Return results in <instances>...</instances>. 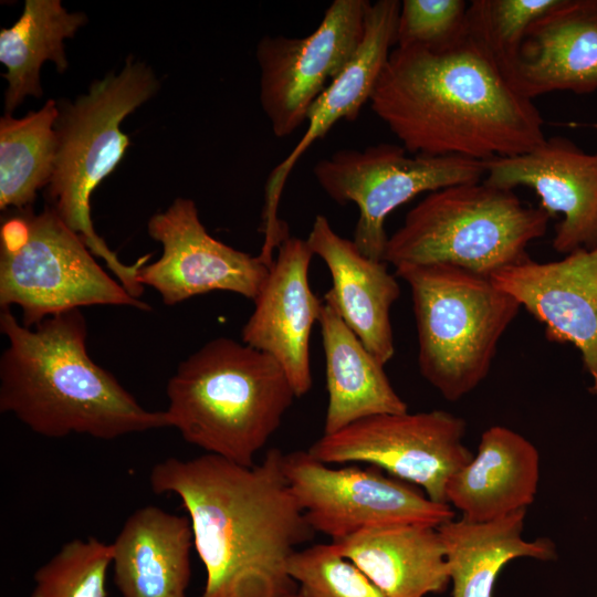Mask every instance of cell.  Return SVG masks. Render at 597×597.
Here are the masks:
<instances>
[{
  "mask_svg": "<svg viewBox=\"0 0 597 597\" xmlns=\"http://www.w3.org/2000/svg\"><path fill=\"white\" fill-rule=\"evenodd\" d=\"M369 102L412 155L488 161L525 154L546 139L538 108L468 23L440 51L395 46Z\"/></svg>",
  "mask_w": 597,
  "mask_h": 597,
  "instance_id": "1",
  "label": "cell"
},
{
  "mask_svg": "<svg viewBox=\"0 0 597 597\" xmlns=\"http://www.w3.org/2000/svg\"><path fill=\"white\" fill-rule=\"evenodd\" d=\"M0 331L9 341L0 358V411L33 432L113 440L170 427L166 411L145 409L113 374L93 362L80 308L27 327L4 307Z\"/></svg>",
  "mask_w": 597,
  "mask_h": 597,
  "instance_id": "2",
  "label": "cell"
},
{
  "mask_svg": "<svg viewBox=\"0 0 597 597\" xmlns=\"http://www.w3.org/2000/svg\"><path fill=\"white\" fill-rule=\"evenodd\" d=\"M284 452L266 451L245 467L205 453L157 462L149 484L174 494L188 513L193 548L205 570L202 594L242 564L275 551H296L314 535L284 473Z\"/></svg>",
  "mask_w": 597,
  "mask_h": 597,
  "instance_id": "3",
  "label": "cell"
},
{
  "mask_svg": "<svg viewBox=\"0 0 597 597\" xmlns=\"http://www.w3.org/2000/svg\"><path fill=\"white\" fill-rule=\"evenodd\" d=\"M166 391L170 427L186 442L245 467L255 464L296 398L274 358L228 337L182 360Z\"/></svg>",
  "mask_w": 597,
  "mask_h": 597,
  "instance_id": "4",
  "label": "cell"
},
{
  "mask_svg": "<svg viewBox=\"0 0 597 597\" xmlns=\"http://www.w3.org/2000/svg\"><path fill=\"white\" fill-rule=\"evenodd\" d=\"M159 88L153 70L129 56L119 72L91 83L75 101L57 102V138L54 170L46 186L50 207L78 234L91 252L102 258L124 289L139 298L144 286L138 271L147 254L125 264L97 234L91 217V196L118 165L129 138L121 129L124 118L151 98Z\"/></svg>",
  "mask_w": 597,
  "mask_h": 597,
  "instance_id": "5",
  "label": "cell"
},
{
  "mask_svg": "<svg viewBox=\"0 0 597 597\" xmlns=\"http://www.w3.org/2000/svg\"><path fill=\"white\" fill-rule=\"evenodd\" d=\"M411 292L422 377L457 401L488 376L498 344L521 304L490 276L443 263L402 264Z\"/></svg>",
  "mask_w": 597,
  "mask_h": 597,
  "instance_id": "6",
  "label": "cell"
},
{
  "mask_svg": "<svg viewBox=\"0 0 597 597\" xmlns=\"http://www.w3.org/2000/svg\"><path fill=\"white\" fill-rule=\"evenodd\" d=\"M551 216L509 189L479 181L430 192L386 244L383 261L443 263L491 276L526 260V247L546 232Z\"/></svg>",
  "mask_w": 597,
  "mask_h": 597,
  "instance_id": "7",
  "label": "cell"
},
{
  "mask_svg": "<svg viewBox=\"0 0 597 597\" xmlns=\"http://www.w3.org/2000/svg\"><path fill=\"white\" fill-rule=\"evenodd\" d=\"M83 239L49 206L4 220L0 231V306L17 305L22 324L92 305H150L132 296L95 261Z\"/></svg>",
  "mask_w": 597,
  "mask_h": 597,
  "instance_id": "8",
  "label": "cell"
},
{
  "mask_svg": "<svg viewBox=\"0 0 597 597\" xmlns=\"http://www.w3.org/2000/svg\"><path fill=\"white\" fill-rule=\"evenodd\" d=\"M313 174L332 200L357 206L353 241L364 255L383 261L385 221L392 210L421 192L482 181L485 168L480 160L412 155L401 145L380 143L337 150L318 160Z\"/></svg>",
  "mask_w": 597,
  "mask_h": 597,
  "instance_id": "9",
  "label": "cell"
},
{
  "mask_svg": "<svg viewBox=\"0 0 597 597\" xmlns=\"http://www.w3.org/2000/svg\"><path fill=\"white\" fill-rule=\"evenodd\" d=\"M284 473L311 528L332 542L373 527H438L454 519L450 504L432 501L417 485L374 465L334 468L296 450L284 454Z\"/></svg>",
  "mask_w": 597,
  "mask_h": 597,
  "instance_id": "10",
  "label": "cell"
},
{
  "mask_svg": "<svg viewBox=\"0 0 597 597\" xmlns=\"http://www.w3.org/2000/svg\"><path fill=\"white\" fill-rule=\"evenodd\" d=\"M465 431V421L444 410L383 413L323 434L307 452L325 464L377 467L447 503L450 478L473 457L463 443Z\"/></svg>",
  "mask_w": 597,
  "mask_h": 597,
  "instance_id": "11",
  "label": "cell"
},
{
  "mask_svg": "<svg viewBox=\"0 0 597 597\" xmlns=\"http://www.w3.org/2000/svg\"><path fill=\"white\" fill-rule=\"evenodd\" d=\"M369 6L367 0H334L310 35H265L259 41V98L276 137L294 133L350 63L364 38Z\"/></svg>",
  "mask_w": 597,
  "mask_h": 597,
  "instance_id": "12",
  "label": "cell"
},
{
  "mask_svg": "<svg viewBox=\"0 0 597 597\" xmlns=\"http://www.w3.org/2000/svg\"><path fill=\"white\" fill-rule=\"evenodd\" d=\"M147 230L163 252L158 260L140 268L138 282L155 289L166 305L212 291L254 301L270 273L259 255L212 238L191 199L177 198L149 219Z\"/></svg>",
  "mask_w": 597,
  "mask_h": 597,
  "instance_id": "13",
  "label": "cell"
},
{
  "mask_svg": "<svg viewBox=\"0 0 597 597\" xmlns=\"http://www.w3.org/2000/svg\"><path fill=\"white\" fill-rule=\"evenodd\" d=\"M401 2L378 0L370 3L365 33L357 53L347 67L313 103L307 113V127L291 153L269 174L264 187L261 214L263 244L260 259L271 265L275 250L290 238L287 224L279 217L285 182L302 155L342 118L355 121L370 101L376 82L396 45V29Z\"/></svg>",
  "mask_w": 597,
  "mask_h": 597,
  "instance_id": "14",
  "label": "cell"
},
{
  "mask_svg": "<svg viewBox=\"0 0 597 597\" xmlns=\"http://www.w3.org/2000/svg\"><path fill=\"white\" fill-rule=\"evenodd\" d=\"M484 168L488 185L530 187L551 218L562 214L553 239L556 251L568 254L597 245V154L553 136L525 154L484 161Z\"/></svg>",
  "mask_w": 597,
  "mask_h": 597,
  "instance_id": "15",
  "label": "cell"
},
{
  "mask_svg": "<svg viewBox=\"0 0 597 597\" xmlns=\"http://www.w3.org/2000/svg\"><path fill=\"white\" fill-rule=\"evenodd\" d=\"M490 277L544 325L548 341L577 347L597 396V245L559 261L527 258Z\"/></svg>",
  "mask_w": 597,
  "mask_h": 597,
  "instance_id": "16",
  "label": "cell"
},
{
  "mask_svg": "<svg viewBox=\"0 0 597 597\" xmlns=\"http://www.w3.org/2000/svg\"><path fill=\"white\" fill-rule=\"evenodd\" d=\"M313 255L307 241L300 238L290 237L279 247L241 333L242 343L281 365L296 397L312 387L310 336L323 304L308 282Z\"/></svg>",
  "mask_w": 597,
  "mask_h": 597,
  "instance_id": "17",
  "label": "cell"
},
{
  "mask_svg": "<svg viewBox=\"0 0 597 597\" xmlns=\"http://www.w3.org/2000/svg\"><path fill=\"white\" fill-rule=\"evenodd\" d=\"M507 75L530 100L597 91V0H562L526 31Z\"/></svg>",
  "mask_w": 597,
  "mask_h": 597,
  "instance_id": "18",
  "label": "cell"
},
{
  "mask_svg": "<svg viewBox=\"0 0 597 597\" xmlns=\"http://www.w3.org/2000/svg\"><path fill=\"white\" fill-rule=\"evenodd\" d=\"M306 241L332 276L333 286L324 297L334 304L366 348L386 365L395 355L390 308L400 295L387 263L364 255L354 241L337 234L322 214L315 217Z\"/></svg>",
  "mask_w": 597,
  "mask_h": 597,
  "instance_id": "19",
  "label": "cell"
},
{
  "mask_svg": "<svg viewBox=\"0 0 597 597\" xmlns=\"http://www.w3.org/2000/svg\"><path fill=\"white\" fill-rule=\"evenodd\" d=\"M540 464V452L530 440L507 427L492 426L483 431L476 454L450 478L447 503L472 523L527 509L537 493Z\"/></svg>",
  "mask_w": 597,
  "mask_h": 597,
  "instance_id": "20",
  "label": "cell"
},
{
  "mask_svg": "<svg viewBox=\"0 0 597 597\" xmlns=\"http://www.w3.org/2000/svg\"><path fill=\"white\" fill-rule=\"evenodd\" d=\"M111 545L114 582L123 597H187L193 548L188 516L142 506Z\"/></svg>",
  "mask_w": 597,
  "mask_h": 597,
  "instance_id": "21",
  "label": "cell"
},
{
  "mask_svg": "<svg viewBox=\"0 0 597 597\" xmlns=\"http://www.w3.org/2000/svg\"><path fill=\"white\" fill-rule=\"evenodd\" d=\"M387 597L443 593L450 582L438 527L398 524L373 527L332 542Z\"/></svg>",
  "mask_w": 597,
  "mask_h": 597,
  "instance_id": "22",
  "label": "cell"
},
{
  "mask_svg": "<svg viewBox=\"0 0 597 597\" xmlns=\"http://www.w3.org/2000/svg\"><path fill=\"white\" fill-rule=\"evenodd\" d=\"M318 323L328 392L323 434L367 417L407 412L408 406L390 384L385 365L366 348L326 297Z\"/></svg>",
  "mask_w": 597,
  "mask_h": 597,
  "instance_id": "23",
  "label": "cell"
},
{
  "mask_svg": "<svg viewBox=\"0 0 597 597\" xmlns=\"http://www.w3.org/2000/svg\"><path fill=\"white\" fill-rule=\"evenodd\" d=\"M526 509L500 519L472 523L451 520L438 526L446 558L452 597H492L501 569L520 557L553 561L556 545L548 537L526 541L523 537Z\"/></svg>",
  "mask_w": 597,
  "mask_h": 597,
  "instance_id": "24",
  "label": "cell"
},
{
  "mask_svg": "<svg viewBox=\"0 0 597 597\" xmlns=\"http://www.w3.org/2000/svg\"><path fill=\"white\" fill-rule=\"evenodd\" d=\"M83 12H69L60 0H27L18 21L0 32V61L7 67L6 114L27 96L41 97L40 72L51 61L59 73L69 67L64 40L86 23Z\"/></svg>",
  "mask_w": 597,
  "mask_h": 597,
  "instance_id": "25",
  "label": "cell"
},
{
  "mask_svg": "<svg viewBox=\"0 0 597 597\" xmlns=\"http://www.w3.org/2000/svg\"><path fill=\"white\" fill-rule=\"evenodd\" d=\"M57 102L49 100L22 118L0 119V209L30 208L53 170L57 138Z\"/></svg>",
  "mask_w": 597,
  "mask_h": 597,
  "instance_id": "26",
  "label": "cell"
},
{
  "mask_svg": "<svg viewBox=\"0 0 597 597\" xmlns=\"http://www.w3.org/2000/svg\"><path fill=\"white\" fill-rule=\"evenodd\" d=\"M112 557L111 544L73 538L36 569L30 597H106Z\"/></svg>",
  "mask_w": 597,
  "mask_h": 597,
  "instance_id": "27",
  "label": "cell"
},
{
  "mask_svg": "<svg viewBox=\"0 0 597 597\" xmlns=\"http://www.w3.org/2000/svg\"><path fill=\"white\" fill-rule=\"evenodd\" d=\"M287 572L297 584L296 597H387L332 543L296 549Z\"/></svg>",
  "mask_w": 597,
  "mask_h": 597,
  "instance_id": "28",
  "label": "cell"
},
{
  "mask_svg": "<svg viewBox=\"0 0 597 597\" xmlns=\"http://www.w3.org/2000/svg\"><path fill=\"white\" fill-rule=\"evenodd\" d=\"M561 2L562 0H473L468 7L467 23L489 45L507 74L528 28Z\"/></svg>",
  "mask_w": 597,
  "mask_h": 597,
  "instance_id": "29",
  "label": "cell"
},
{
  "mask_svg": "<svg viewBox=\"0 0 597 597\" xmlns=\"http://www.w3.org/2000/svg\"><path fill=\"white\" fill-rule=\"evenodd\" d=\"M468 7L463 0H404L395 46L430 51L451 46L465 32Z\"/></svg>",
  "mask_w": 597,
  "mask_h": 597,
  "instance_id": "30",
  "label": "cell"
},
{
  "mask_svg": "<svg viewBox=\"0 0 597 597\" xmlns=\"http://www.w3.org/2000/svg\"><path fill=\"white\" fill-rule=\"evenodd\" d=\"M294 552L275 551L253 558L199 597H291L297 591V584L287 572V559Z\"/></svg>",
  "mask_w": 597,
  "mask_h": 597,
  "instance_id": "31",
  "label": "cell"
},
{
  "mask_svg": "<svg viewBox=\"0 0 597 597\" xmlns=\"http://www.w3.org/2000/svg\"><path fill=\"white\" fill-rule=\"evenodd\" d=\"M291 597H296V594H295V595H293V596H291Z\"/></svg>",
  "mask_w": 597,
  "mask_h": 597,
  "instance_id": "32",
  "label": "cell"
}]
</instances>
